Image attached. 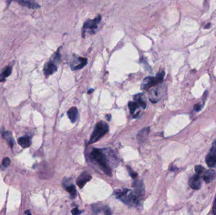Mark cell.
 Segmentation results:
<instances>
[{
    "mask_svg": "<svg viewBox=\"0 0 216 215\" xmlns=\"http://www.w3.org/2000/svg\"><path fill=\"white\" fill-rule=\"evenodd\" d=\"M127 169H128V173H129L130 176L132 177V179H136L138 176V174L137 172H135V171H134L132 168L129 167V166H127Z\"/></svg>",
    "mask_w": 216,
    "mask_h": 215,
    "instance_id": "obj_22",
    "label": "cell"
},
{
    "mask_svg": "<svg viewBox=\"0 0 216 215\" xmlns=\"http://www.w3.org/2000/svg\"><path fill=\"white\" fill-rule=\"evenodd\" d=\"M63 187L70 194L72 197H74L77 195V190H76L75 186L72 183L71 179H64L63 181Z\"/></svg>",
    "mask_w": 216,
    "mask_h": 215,
    "instance_id": "obj_10",
    "label": "cell"
},
{
    "mask_svg": "<svg viewBox=\"0 0 216 215\" xmlns=\"http://www.w3.org/2000/svg\"><path fill=\"white\" fill-rule=\"evenodd\" d=\"M17 3L31 9H36L39 8V5L37 3L31 1H24V0L22 1V0H20V1H17Z\"/></svg>",
    "mask_w": 216,
    "mask_h": 215,
    "instance_id": "obj_19",
    "label": "cell"
},
{
    "mask_svg": "<svg viewBox=\"0 0 216 215\" xmlns=\"http://www.w3.org/2000/svg\"><path fill=\"white\" fill-rule=\"evenodd\" d=\"M212 213L214 215H216V195H215V200L214 202V205H213V208H212Z\"/></svg>",
    "mask_w": 216,
    "mask_h": 215,
    "instance_id": "obj_27",
    "label": "cell"
},
{
    "mask_svg": "<svg viewBox=\"0 0 216 215\" xmlns=\"http://www.w3.org/2000/svg\"><path fill=\"white\" fill-rule=\"evenodd\" d=\"M104 215H111V211L110 209L107 206L104 208Z\"/></svg>",
    "mask_w": 216,
    "mask_h": 215,
    "instance_id": "obj_26",
    "label": "cell"
},
{
    "mask_svg": "<svg viewBox=\"0 0 216 215\" xmlns=\"http://www.w3.org/2000/svg\"><path fill=\"white\" fill-rule=\"evenodd\" d=\"M149 131H150V127H145V128L142 129L141 131H140L138 135H137V138L138 140L140 142H143L145 139L147 138L149 133Z\"/></svg>",
    "mask_w": 216,
    "mask_h": 215,
    "instance_id": "obj_18",
    "label": "cell"
},
{
    "mask_svg": "<svg viewBox=\"0 0 216 215\" xmlns=\"http://www.w3.org/2000/svg\"><path fill=\"white\" fill-rule=\"evenodd\" d=\"M216 176V173L214 170H209L204 174L203 179L207 183H211L212 182Z\"/></svg>",
    "mask_w": 216,
    "mask_h": 215,
    "instance_id": "obj_17",
    "label": "cell"
},
{
    "mask_svg": "<svg viewBox=\"0 0 216 215\" xmlns=\"http://www.w3.org/2000/svg\"><path fill=\"white\" fill-rule=\"evenodd\" d=\"M92 177L89 173H88L87 172H83L77 179V184L78 185V186L80 188H82L86 184L87 182H88L89 181H90Z\"/></svg>",
    "mask_w": 216,
    "mask_h": 215,
    "instance_id": "obj_11",
    "label": "cell"
},
{
    "mask_svg": "<svg viewBox=\"0 0 216 215\" xmlns=\"http://www.w3.org/2000/svg\"><path fill=\"white\" fill-rule=\"evenodd\" d=\"M109 131L108 124L104 121H100L98 123L95 127L94 131L90 136L89 144H93L99 140L102 137H103Z\"/></svg>",
    "mask_w": 216,
    "mask_h": 215,
    "instance_id": "obj_4",
    "label": "cell"
},
{
    "mask_svg": "<svg viewBox=\"0 0 216 215\" xmlns=\"http://www.w3.org/2000/svg\"><path fill=\"white\" fill-rule=\"evenodd\" d=\"M211 23H209V24H206V25L205 26V27H204V28H210V27H211Z\"/></svg>",
    "mask_w": 216,
    "mask_h": 215,
    "instance_id": "obj_29",
    "label": "cell"
},
{
    "mask_svg": "<svg viewBox=\"0 0 216 215\" xmlns=\"http://www.w3.org/2000/svg\"><path fill=\"white\" fill-rule=\"evenodd\" d=\"M101 16L98 15L94 20H87L84 23L82 28V37L85 36L86 32H89L90 33H94L97 31L98 24L101 22Z\"/></svg>",
    "mask_w": 216,
    "mask_h": 215,
    "instance_id": "obj_6",
    "label": "cell"
},
{
    "mask_svg": "<svg viewBox=\"0 0 216 215\" xmlns=\"http://www.w3.org/2000/svg\"><path fill=\"white\" fill-rule=\"evenodd\" d=\"M165 73L162 71L157 74L155 77H148L143 80L141 84V89L144 90H147L152 86L159 85L163 81Z\"/></svg>",
    "mask_w": 216,
    "mask_h": 215,
    "instance_id": "obj_5",
    "label": "cell"
},
{
    "mask_svg": "<svg viewBox=\"0 0 216 215\" xmlns=\"http://www.w3.org/2000/svg\"><path fill=\"white\" fill-rule=\"evenodd\" d=\"M165 88L164 86L161 85L157 86L156 88L151 90L149 92V98L151 102L156 103L159 101L164 95Z\"/></svg>",
    "mask_w": 216,
    "mask_h": 215,
    "instance_id": "obj_7",
    "label": "cell"
},
{
    "mask_svg": "<svg viewBox=\"0 0 216 215\" xmlns=\"http://www.w3.org/2000/svg\"><path fill=\"white\" fill-rule=\"evenodd\" d=\"M67 115L68 118L70 119L71 122L73 123H75L76 121L78 119V110L77 107H73L68 110L67 112Z\"/></svg>",
    "mask_w": 216,
    "mask_h": 215,
    "instance_id": "obj_15",
    "label": "cell"
},
{
    "mask_svg": "<svg viewBox=\"0 0 216 215\" xmlns=\"http://www.w3.org/2000/svg\"><path fill=\"white\" fill-rule=\"evenodd\" d=\"M206 161L210 168H213L216 165V140L214 142L210 152L206 156Z\"/></svg>",
    "mask_w": 216,
    "mask_h": 215,
    "instance_id": "obj_8",
    "label": "cell"
},
{
    "mask_svg": "<svg viewBox=\"0 0 216 215\" xmlns=\"http://www.w3.org/2000/svg\"><path fill=\"white\" fill-rule=\"evenodd\" d=\"M2 164L4 167H8L10 164V159L8 157L4 158L2 161Z\"/></svg>",
    "mask_w": 216,
    "mask_h": 215,
    "instance_id": "obj_24",
    "label": "cell"
},
{
    "mask_svg": "<svg viewBox=\"0 0 216 215\" xmlns=\"http://www.w3.org/2000/svg\"><path fill=\"white\" fill-rule=\"evenodd\" d=\"M92 158L96 160L107 175H111V170L108 165L107 156L102 149L94 148L90 153Z\"/></svg>",
    "mask_w": 216,
    "mask_h": 215,
    "instance_id": "obj_1",
    "label": "cell"
},
{
    "mask_svg": "<svg viewBox=\"0 0 216 215\" xmlns=\"http://www.w3.org/2000/svg\"><path fill=\"white\" fill-rule=\"evenodd\" d=\"M3 136L4 137V139H7V141L8 142V144H9L11 148H13V144H14V140H13L12 136H11V132H8V131H5V132H3Z\"/></svg>",
    "mask_w": 216,
    "mask_h": 215,
    "instance_id": "obj_21",
    "label": "cell"
},
{
    "mask_svg": "<svg viewBox=\"0 0 216 215\" xmlns=\"http://www.w3.org/2000/svg\"><path fill=\"white\" fill-rule=\"evenodd\" d=\"M189 185L193 189L198 190V189H200L201 181H200L199 175H198V174H195V175L191 177H190V179L189 180Z\"/></svg>",
    "mask_w": 216,
    "mask_h": 215,
    "instance_id": "obj_12",
    "label": "cell"
},
{
    "mask_svg": "<svg viewBox=\"0 0 216 215\" xmlns=\"http://www.w3.org/2000/svg\"><path fill=\"white\" fill-rule=\"evenodd\" d=\"M81 212H82V211H80L78 208H73L72 211V213L73 215H80Z\"/></svg>",
    "mask_w": 216,
    "mask_h": 215,
    "instance_id": "obj_25",
    "label": "cell"
},
{
    "mask_svg": "<svg viewBox=\"0 0 216 215\" xmlns=\"http://www.w3.org/2000/svg\"><path fill=\"white\" fill-rule=\"evenodd\" d=\"M12 71V68L11 66H8L4 70L0 73V82L5 81V80L8 78Z\"/></svg>",
    "mask_w": 216,
    "mask_h": 215,
    "instance_id": "obj_20",
    "label": "cell"
},
{
    "mask_svg": "<svg viewBox=\"0 0 216 215\" xmlns=\"http://www.w3.org/2000/svg\"><path fill=\"white\" fill-rule=\"evenodd\" d=\"M61 60V56L58 50L51 56L49 61L46 64L44 67V73L45 76L49 77L51 74L55 73L58 69V65H60Z\"/></svg>",
    "mask_w": 216,
    "mask_h": 215,
    "instance_id": "obj_3",
    "label": "cell"
},
{
    "mask_svg": "<svg viewBox=\"0 0 216 215\" xmlns=\"http://www.w3.org/2000/svg\"><path fill=\"white\" fill-rule=\"evenodd\" d=\"M89 91H90V92H89V93H90V92H92V91H94V90H92V89H91V90H90Z\"/></svg>",
    "mask_w": 216,
    "mask_h": 215,
    "instance_id": "obj_32",
    "label": "cell"
},
{
    "mask_svg": "<svg viewBox=\"0 0 216 215\" xmlns=\"http://www.w3.org/2000/svg\"><path fill=\"white\" fill-rule=\"evenodd\" d=\"M87 64V59H86V58L76 56L75 59H73L72 64L71 65V68L73 71L78 70V69L83 68Z\"/></svg>",
    "mask_w": 216,
    "mask_h": 215,
    "instance_id": "obj_9",
    "label": "cell"
},
{
    "mask_svg": "<svg viewBox=\"0 0 216 215\" xmlns=\"http://www.w3.org/2000/svg\"><path fill=\"white\" fill-rule=\"evenodd\" d=\"M18 143L22 148H28L31 144V138L28 136L20 137L18 139Z\"/></svg>",
    "mask_w": 216,
    "mask_h": 215,
    "instance_id": "obj_16",
    "label": "cell"
},
{
    "mask_svg": "<svg viewBox=\"0 0 216 215\" xmlns=\"http://www.w3.org/2000/svg\"><path fill=\"white\" fill-rule=\"evenodd\" d=\"M106 118H107V119L108 120V121H110V119H111V115H106Z\"/></svg>",
    "mask_w": 216,
    "mask_h": 215,
    "instance_id": "obj_30",
    "label": "cell"
},
{
    "mask_svg": "<svg viewBox=\"0 0 216 215\" xmlns=\"http://www.w3.org/2000/svg\"><path fill=\"white\" fill-rule=\"evenodd\" d=\"M202 106L200 105V104H197V105H195V107H194V110H195V111L197 112H198L200 111V110L202 109Z\"/></svg>",
    "mask_w": 216,
    "mask_h": 215,
    "instance_id": "obj_28",
    "label": "cell"
},
{
    "mask_svg": "<svg viewBox=\"0 0 216 215\" xmlns=\"http://www.w3.org/2000/svg\"><path fill=\"white\" fill-rule=\"evenodd\" d=\"M134 100L143 109H145L147 107V102L145 99V96L142 94H138L134 96Z\"/></svg>",
    "mask_w": 216,
    "mask_h": 215,
    "instance_id": "obj_14",
    "label": "cell"
},
{
    "mask_svg": "<svg viewBox=\"0 0 216 215\" xmlns=\"http://www.w3.org/2000/svg\"><path fill=\"white\" fill-rule=\"evenodd\" d=\"M114 195L118 199L126 205H136L138 204L140 201L135 192L129 189L117 190L114 192Z\"/></svg>",
    "mask_w": 216,
    "mask_h": 215,
    "instance_id": "obj_2",
    "label": "cell"
},
{
    "mask_svg": "<svg viewBox=\"0 0 216 215\" xmlns=\"http://www.w3.org/2000/svg\"><path fill=\"white\" fill-rule=\"evenodd\" d=\"M195 170L197 174L199 175V174L202 173L204 171V168L201 165H197L195 167Z\"/></svg>",
    "mask_w": 216,
    "mask_h": 215,
    "instance_id": "obj_23",
    "label": "cell"
},
{
    "mask_svg": "<svg viewBox=\"0 0 216 215\" xmlns=\"http://www.w3.org/2000/svg\"><path fill=\"white\" fill-rule=\"evenodd\" d=\"M128 107L130 110V112L133 115L134 118H137L139 115V113L137 110L141 107L135 101H130L128 102Z\"/></svg>",
    "mask_w": 216,
    "mask_h": 215,
    "instance_id": "obj_13",
    "label": "cell"
},
{
    "mask_svg": "<svg viewBox=\"0 0 216 215\" xmlns=\"http://www.w3.org/2000/svg\"><path fill=\"white\" fill-rule=\"evenodd\" d=\"M26 214H27V215H32L31 213V212L29 211H26Z\"/></svg>",
    "mask_w": 216,
    "mask_h": 215,
    "instance_id": "obj_31",
    "label": "cell"
}]
</instances>
